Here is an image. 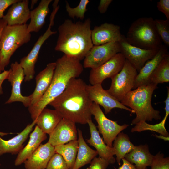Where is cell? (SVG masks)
<instances>
[{
    "mask_svg": "<svg viewBox=\"0 0 169 169\" xmlns=\"http://www.w3.org/2000/svg\"><path fill=\"white\" fill-rule=\"evenodd\" d=\"M135 146L130 141L128 135L123 132H120L114 140L113 147L116 160L119 165H121V160L129 153Z\"/></svg>",
    "mask_w": 169,
    "mask_h": 169,
    "instance_id": "obj_29",
    "label": "cell"
},
{
    "mask_svg": "<svg viewBox=\"0 0 169 169\" xmlns=\"http://www.w3.org/2000/svg\"><path fill=\"white\" fill-rule=\"evenodd\" d=\"M46 169H69L62 156L55 153L49 161Z\"/></svg>",
    "mask_w": 169,
    "mask_h": 169,
    "instance_id": "obj_35",
    "label": "cell"
},
{
    "mask_svg": "<svg viewBox=\"0 0 169 169\" xmlns=\"http://www.w3.org/2000/svg\"><path fill=\"white\" fill-rule=\"evenodd\" d=\"M55 63V68L49 89L39 101L28 107L33 121L48 105L63 92L70 81L77 78L83 70L79 60L65 54L58 59Z\"/></svg>",
    "mask_w": 169,
    "mask_h": 169,
    "instance_id": "obj_3",
    "label": "cell"
},
{
    "mask_svg": "<svg viewBox=\"0 0 169 169\" xmlns=\"http://www.w3.org/2000/svg\"><path fill=\"white\" fill-rule=\"evenodd\" d=\"M154 23L161 40L167 47L169 46V20L156 19Z\"/></svg>",
    "mask_w": 169,
    "mask_h": 169,
    "instance_id": "obj_33",
    "label": "cell"
},
{
    "mask_svg": "<svg viewBox=\"0 0 169 169\" xmlns=\"http://www.w3.org/2000/svg\"><path fill=\"white\" fill-rule=\"evenodd\" d=\"M90 2L89 0H81L78 5L73 8L70 6L67 1H66V9L69 16L74 19L77 18L83 20L87 10V5Z\"/></svg>",
    "mask_w": 169,
    "mask_h": 169,
    "instance_id": "obj_32",
    "label": "cell"
},
{
    "mask_svg": "<svg viewBox=\"0 0 169 169\" xmlns=\"http://www.w3.org/2000/svg\"><path fill=\"white\" fill-rule=\"evenodd\" d=\"M59 8L57 6L53 7V10L49 18V23L47 30L39 37L28 54L22 58L20 60L19 63L23 71L25 82L30 81L34 77L35 64L43 44L51 36L57 33L56 31H52L51 28L54 25L55 17Z\"/></svg>",
    "mask_w": 169,
    "mask_h": 169,
    "instance_id": "obj_8",
    "label": "cell"
},
{
    "mask_svg": "<svg viewBox=\"0 0 169 169\" xmlns=\"http://www.w3.org/2000/svg\"><path fill=\"white\" fill-rule=\"evenodd\" d=\"M157 9L166 16V19L169 20V0H160L157 2Z\"/></svg>",
    "mask_w": 169,
    "mask_h": 169,
    "instance_id": "obj_37",
    "label": "cell"
},
{
    "mask_svg": "<svg viewBox=\"0 0 169 169\" xmlns=\"http://www.w3.org/2000/svg\"><path fill=\"white\" fill-rule=\"evenodd\" d=\"M120 52L119 42L93 45L84 58L83 66L85 68H96Z\"/></svg>",
    "mask_w": 169,
    "mask_h": 169,
    "instance_id": "obj_10",
    "label": "cell"
},
{
    "mask_svg": "<svg viewBox=\"0 0 169 169\" xmlns=\"http://www.w3.org/2000/svg\"><path fill=\"white\" fill-rule=\"evenodd\" d=\"M28 0H19L10 6L3 19L7 25L13 26L26 24L30 19V11Z\"/></svg>",
    "mask_w": 169,
    "mask_h": 169,
    "instance_id": "obj_19",
    "label": "cell"
},
{
    "mask_svg": "<svg viewBox=\"0 0 169 169\" xmlns=\"http://www.w3.org/2000/svg\"><path fill=\"white\" fill-rule=\"evenodd\" d=\"M52 1L41 0L38 6L30 11V21L28 25V30L29 33L38 32L43 26L49 11V5Z\"/></svg>",
    "mask_w": 169,
    "mask_h": 169,
    "instance_id": "obj_26",
    "label": "cell"
},
{
    "mask_svg": "<svg viewBox=\"0 0 169 169\" xmlns=\"http://www.w3.org/2000/svg\"><path fill=\"white\" fill-rule=\"evenodd\" d=\"M19 0H0V19L3 17L5 10L13 3Z\"/></svg>",
    "mask_w": 169,
    "mask_h": 169,
    "instance_id": "obj_38",
    "label": "cell"
},
{
    "mask_svg": "<svg viewBox=\"0 0 169 169\" xmlns=\"http://www.w3.org/2000/svg\"><path fill=\"white\" fill-rule=\"evenodd\" d=\"M120 53L136 69L138 73L145 63L151 59L159 49H146L130 44L122 35L119 42Z\"/></svg>",
    "mask_w": 169,
    "mask_h": 169,
    "instance_id": "obj_11",
    "label": "cell"
},
{
    "mask_svg": "<svg viewBox=\"0 0 169 169\" xmlns=\"http://www.w3.org/2000/svg\"><path fill=\"white\" fill-rule=\"evenodd\" d=\"M92 115L94 116L98 125L99 133L102 135L105 143L112 147V143L118 134L126 129L128 125H119L116 121L107 118L100 108V105L93 102L91 108Z\"/></svg>",
    "mask_w": 169,
    "mask_h": 169,
    "instance_id": "obj_9",
    "label": "cell"
},
{
    "mask_svg": "<svg viewBox=\"0 0 169 169\" xmlns=\"http://www.w3.org/2000/svg\"><path fill=\"white\" fill-rule=\"evenodd\" d=\"M87 124L89 127L90 137L86 140L87 142L96 149L99 157L107 160L110 164L115 163V159L113 156L115 155L114 148L105 143L91 119L88 121Z\"/></svg>",
    "mask_w": 169,
    "mask_h": 169,
    "instance_id": "obj_20",
    "label": "cell"
},
{
    "mask_svg": "<svg viewBox=\"0 0 169 169\" xmlns=\"http://www.w3.org/2000/svg\"><path fill=\"white\" fill-rule=\"evenodd\" d=\"M62 119L56 110L44 108L35 120V125L44 133L49 134Z\"/></svg>",
    "mask_w": 169,
    "mask_h": 169,
    "instance_id": "obj_25",
    "label": "cell"
},
{
    "mask_svg": "<svg viewBox=\"0 0 169 169\" xmlns=\"http://www.w3.org/2000/svg\"><path fill=\"white\" fill-rule=\"evenodd\" d=\"M79 148L78 140L54 146L55 153L60 154L65 161L69 169L74 166Z\"/></svg>",
    "mask_w": 169,
    "mask_h": 169,
    "instance_id": "obj_28",
    "label": "cell"
},
{
    "mask_svg": "<svg viewBox=\"0 0 169 169\" xmlns=\"http://www.w3.org/2000/svg\"><path fill=\"white\" fill-rule=\"evenodd\" d=\"M9 71L4 70L0 73V95L3 94L2 84L3 81L7 79Z\"/></svg>",
    "mask_w": 169,
    "mask_h": 169,
    "instance_id": "obj_40",
    "label": "cell"
},
{
    "mask_svg": "<svg viewBox=\"0 0 169 169\" xmlns=\"http://www.w3.org/2000/svg\"><path fill=\"white\" fill-rule=\"evenodd\" d=\"M77 133L75 123L62 118L49 134L48 142L54 147L65 144L77 140Z\"/></svg>",
    "mask_w": 169,
    "mask_h": 169,
    "instance_id": "obj_15",
    "label": "cell"
},
{
    "mask_svg": "<svg viewBox=\"0 0 169 169\" xmlns=\"http://www.w3.org/2000/svg\"><path fill=\"white\" fill-rule=\"evenodd\" d=\"M35 125V121H33L17 136L8 140L3 139L0 136V156L6 153L18 154L23 148V144Z\"/></svg>",
    "mask_w": 169,
    "mask_h": 169,
    "instance_id": "obj_22",
    "label": "cell"
},
{
    "mask_svg": "<svg viewBox=\"0 0 169 169\" xmlns=\"http://www.w3.org/2000/svg\"><path fill=\"white\" fill-rule=\"evenodd\" d=\"M138 73L136 69L125 59L120 71L111 78V84L107 91L115 99L121 101L133 89Z\"/></svg>",
    "mask_w": 169,
    "mask_h": 169,
    "instance_id": "obj_7",
    "label": "cell"
},
{
    "mask_svg": "<svg viewBox=\"0 0 169 169\" xmlns=\"http://www.w3.org/2000/svg\"><path fill=\"white\" fill-rule=\"evenodd\" d=\"M91 21L73 22L67 19L59 27V35L55 50L80 61L84 58L94 45L91 38Z\"/></svg>",
    "mask_w": 169,
    "mask_h": 169,
    "instance_id": "obj_2",
    "label": "cell"
},
{
    "mask_svg": "<svg viewBox=\"0 0 169 169\" xmlns=\"http://www.w3.org/2000/svg\"><path fill=\"white\" fill-rule=\"evenodd\" d=\"M122 35L119 26L107 23L95 26L91 33V40L94 45L119 42Z\"/></svg>",
    "mask_w": 169,
    "mask_h": 169,
    "instance_id": "obj_16",
    "label": "cell"
},
{
    "mask_svg": "<svg viewBox=\"0 0 169 169\" xmlns=\"http://www.w3.org/2000/svg\"><path fill=\"white\" fill-rule=\"evenodd\" d=\"M54 147L49 142L41 144L23 163L26 169H45L53 155Z\"/></svg>",
    "mask_w": 169,
    "mask_h": 169,
    "instance_id": "obj_18",
    "label": "cell"
},
{
    "mask_svg": "<svg viewBox=\"0 0 169 169\" xmlns=\"http://www.w3.org/2000/svg\"><path fill=\"white\" fill-rule=\"evenodd\" d=\"M125 60L123 55L119 53L99 67L91 69L89 82L91 85L102 84L105 79L112 78L120 71Z\"/></svg>",
    "mask_w": 169,
    "mask_h": 169,
    "instance_id": "obj_12",
    "label": "cell"
},
{
    "mask_svg": "<svg viewBox=\"0 0 169 169\" xmlns=\"http://www.w3.org/2000/svg\"><path fill=\"white\" fill-rule=\"evenodd\" d=\"M123 163L118 169H137L134 165L128 161L125 158L122 159Z\"/></svg>",
    "mask_w": 169,
    "mask_h": 169,
    "instance_id": "obj_41",
    "label": "cell"
},
{
    "mask_svg": "<svg viewBox=\"0 0 169 169\" xmlns=\"http://www.w3.org/2000/svg\"><path fill=\"white\" fill-rule=\"evenodd\" d=\"M11 133H5L0 132V136H4L7 135L8 134Z\"/></svg>",
    "mask_w": 169,
    "mask_h": 169,
    "instance_id": "obj_45",
    "label": "cell"
},
{
    "mask_svg": "<svg viewBox=\"0 0 169 169\" xmlns=\"http://www.w3.org/2000/svg\"><path fill=\"white\" fill-rule=\"evenodd\" d=\"M156 137H157L158 138L162 139L163 140H164L165 141H169V136H168V137H166V136H162V135H160L159 136H158V135H156Z\"/></svg>",
    "mask_w": 169,
    "mask_h": 169,
    "instance_id": "obj_43",
    "label": "cell"
},
{
    "mask_svg": "<svg viewBox=\"0 0 169 169\" xmlns=\"http://www.w3.org/2000/svg\"><path fill=\"white\" fill-rule=\"evenodd\" d=\"M87 85L80 78L72 79L63 92L49 105L59 112L62 118L75 123H87L91 119L93 102L88 95Z\"/></svg>",
    "mask_w": 169,
    "mask_h": 169,
    "instance_id": "obj_1",
    "label": "cell"
},
{
    "mask_svg": "<svg viewBox=\"0 0 169 169\" xmlns=\"http://www.w3.org/2000/svg\"><path fill=\"white\" fill-rule=\"evenodd\" d=\"M28 24L9 26L3 29L0 36V69L2 72L9 63L16 50L31 39Z\"/></svg>",
    "mask_w": 169,
    "mask_h": 169,
    "instance_id": "obj_6",
    "label": "cell"
},
{
    "mask_svg": "<svg viewBox=\"0 0 169 169\" xmlns=\"http://www.w3.org/2000/svg\"><path fill=\"white\" fill-rule=\"evenodd\" d=\"M7 79L12 86L10 96L5 104H10L15 102L23 103L26 107L31 105L30 96L23 95L21 91V85L24 79L25 75L23 69L19 63L17 61L11 64Z\"/></svg>",
    "mask_w": 169,
    "mask_h": 169,
    "instance_id": "obj_13",
    "label": "cell"
},
{
    "mask_svg": "<svg viewBox=\"0 0 169 169\" xmlns=\"http://www.w3.org/2000/svg\"><path fill=\"white\" fill-rule=\"evenodd\" d=\"M6 25H7V24L6 22L3 18L0 19V36L3 29ZM2 72L0 69V73Z\"/></svg>",
    "mask_w": 169,
    "mask_h": 169,
    "instance_id": "obj_42",
    "label": "cell"
},
{
    "mask_svg": "<svg viewBox=\"0 0 169 169\" xmlns=\"http://www.w3.org/2000/svg\"><path fill=\"white\" fill-rule=\"evenodd\" d=\"M55 66V62L49 63L36 76L35 89L33 92L29 95L31 98L30 106L39 101L49 89L51 82Z\"/></svg>",
    "mask_w": 169,
    "mask_h": 169,
    "instance_id": "obj_17",
    "label": "cell"
},
{
    "mask_svg": "<svg viewBox=\"0 0 169 169\" xmlns=\"http://www.w3.org/2000/svg\"><path fill=\"white\" fill-rule=\"evenodd\" d=\"M169 82V54L162 60L151 75L149 83L158 84Z\"/></svg>",
    "mask_w": 169,
    "mask_h": 169,
    "instance_id": "obj_30",
    "label": "cell"
},
{
    "mask_svg": "<svg viewBox=\"0 0 169 169\" xmlns=\"http://www.w3.org/2000/svg\"><path fill=\"white\" fill-rule=\"evenodd\" d=\"M79 148L75 162L72 169H79L90 163L98 155L96 150L90 148L85 141L81 131L78 129Z\"/></svg>",
    "mask_w": 169,
    "mask_h": 169,
    "instance_id": "obj_27",
    "label": "cell"
},
{
    "mask_svg": "<svg viewBox=\"0 0 169 169\" xmlns=\"http://www.w3.org/2000/svg\"><path fill=\"white\" fill-rule=\"evenodd\" d=\"M86 90L92 101L102 106L106 114L110 112L114 108L123 109L130 112L131 113H135L133 110L122 105L111 96L107 90H105L102 84H87Z\"/></svg>",
    "mask_w": 169,
    "mask_h": 169,
    "instance_id": "obj_14",
    "label": "cell"
},
{
    "mask_svg": "<svg viewBox=\"0 0 169 169\" xmlns=\"http://www.w3.org/2000/svg\"><path fill=\"white\" fill-rule=\"evenodd\" d=\"M90 163V165L86 169H106L110 164L108 161L100 157L94 158Z\"/></svg>",
    "mask_w": 169,
    "mask_h": 169,
    "instance_id": "obj_36",
    "label": "cell"
},
{
    "mask_svg": "<svg viewBox=\"0 0 169 169\" xmlns=\"http://www.w3.org/2000/svg\"><path fill=\"white\" fill-rule=\"evenodd\" d=\"M168 54L167 47L163 45L154 57L147 61L138 72L133 89L150 83L151 75L164 57Z\"/></svg>",
    "mask_w": 169,
    "mask_h": 169,
    "instance_id": "obj_21",
    "label": "cell"
},
{
    "mask_svg": "<svg viewBox=\"0 0 169 169\" xmlns=\"http://www.w3.org/2000/svg\"><path fill=\"white\" fill-rule=\"evenodd\" d=\"M47 138L46 134L36 125L33 131L30 135L27 144L18 154L14 162L15 165L18 166L23 163Z\"/></svg>",
    "mask_w": 169,
    "mask_h": 169,
    "instance_id": "obj_23",
    "label": "cell"
},
{
    "mask_svg": "<svg viewBox=\"0 0 169 169\" xmlns=\"http://www.w3.org/2000/svg\"><path fill=\"white\" fill-rule=\"evenodd\" d=\"M125 37L131 44L144 49H158L163 45L151 17H141L133 22Z\"/></svg>",
    "mask_w": 169,
    "mask_h": 169,
    "instance_id": "obj_5",
    "label": "cell"
},
{
    "mask_svg": "<svg viewBox=\"0 0 169 169\" xmlns=\"http://www.w3.org/2000/svg\"><path fill=\"white\" fill-rule=\"evenodd\" d=\"M167 117L165 116L163 120L159 123L152 125L149 124L146 121H141L135 125L131 131L140 132L146 130L154 131L166 137L169 136V134L165 127V123Z\"/></svg>",
    "mask_w": 169,
    "mask_h": 169,
    "instance_id": "obj_31",
    "label": "cell"
},
{
    "mask_svg": "<svg viewBox=\"0 0 169 169\" xmlns=\"http://www.w3.org/2000/svg\"><path fill=\"white\" fill-rule=\"evenodd\" d=\"M154 156L150 153L147 145H141L135 146L124 158L130 163L135 164L137 169H147V167L151 166Z\"/></svg>",
    "mask_w": 169,
    "mask_h": 169,
    "instance_id": "obj_24",
    "label": "cell"
},
{
    "mask_svg": "<svg viewBox=\"0 0 169 169\" xmlns=\"http://www.w3.org/2000/svg\"><path fill=\"white\" fill-rule=\"evenodd\" d=\"M38 0H31V9H33V6L37 2Z\"/></svg>",
    "mask_w": 169,
    "mask_h": 169,
    "instance_id": "obj_44",
    "label": "cell"
},
{
    "mask_svg": "<svg viewBox=\"0 0 169 169\" xmlns=\"http://www.w3.org/2000/svg\"><path fill=\"white\" fill-rule=\"evenodd\" d=\"M157 88V84L152 83L141 85L130 91L120 101L122 105L133 110L136 114L132 125L161 119L160 111L154 109L151 103L154 91Z\"/></svg>",
    "mask_w": 169,
    "mask_h": 169,
    "instance_id": "obj_4",
    "label": "cell"
},
{
    "mask_svg": "<svg viewBox=\"0 0 169 169\" xmlns=\"http://www.w3.org/2000/svg\"><path fill=\"white\" fill-rule=\"evenodd\" d=\"M151 169H169V158L160 152L154 156Z\"/></svg>",
    "mask_w": 169,
    "mask_h": 169,
    "instance_id": "obj_34",
    "label": "cell"
},
{
    "mask_svg": "<svg viewBox=\"0 0 169 169\" xmlns=\"http://www.w3.org/2000/svg\"><path fill=\"white\" fill-rule=\"evenodd\" d=\"M112 1V0H100L98 7L99 12L101 14L105 13Z\"/></svg>",
    "mask_w": 169,
    "mask_h": 169,
    "instance_id": "obj_39",
    "label": "cell"
}]
</instances>
